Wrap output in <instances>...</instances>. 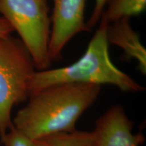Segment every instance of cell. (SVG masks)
<instances>
[{
    "mask_svg": "<svg viewBox=\"0 0 146 146\" xmlns=\"http://www.w3.org/2000/svg\"><path fill=\"white\" fill-rule=\"evenodd\" d=\"M102 86L94 84H58L29 96L18 111L12 125L32 141L76 129L81 115L96 102Z\"/></svg>",
    "mask_w": 146,
    "mask_h": 146,
    "instance_id": "1",
    "label": "cell"
},
{
    "mask_svg": "<svg viewBox=\"0 0 146 146\" xmlns=\"http://www.w3.org/2000/svg\"><path fill=\"white\" fill-rule=\"evenodd\" d=\"M99 23L85 54L77 61L62 68L35 72L29 83V96L46 87L64 83L110 85L129 93L145 91V87L112 62L107 39L110 23L102 17Z\"/></svg>",
    "mask_w": 146,
    "mask_h": 146,
    "instance_id": "2",
    "label": "cell"
},
{
    "mask_svg": "<svg viewBox=\"0 0 146 146\" xmlns=\"http://www.w3.org/2000/svg\"><path fill=\"white\" fill-rule=\"evenodd\" d=\"M36 70L21 40L0 37V138L12 126L14 106L29 99V83Z\"/></svg>",
    "mask_w": 146,
    "mask_h": 146,
    "instance_id": "3",
    "label": "cell"
},
{
    "mask_svg": "<svg viewBox=\"0 0 146 146\" xmlns=\"http://www.w3.org/2000/svg\"><path fill=\"white\" fill-rule=\"evenodd\" d=\"M0 16L17 32L36 70L50 68L51 16L47 0H0Z\"/></svg>",
    "mask_w": 146,
    "mask_h": 146,
    "instance_id": "4",
    "label": "cell"
},
{
    "mask_svg": "<svg viewBox=\"0 0 146 146\" xmlns=\"http://www.w3.org/2000/svg\"><path fill=\"white\" fill-rule=\"evenodd\" d=\"M49 54L51 60H59L66 45L77 34L89 31L85 19L87 0H52Z\"/></svg>",
    "mask_w": 146,
    "mask_h": 146,
    "instance_id": "5",
    "label": "cell"
},
{
    "mask_svg": "<svg viewBox=\"0 0 146 146\" xmlns=\"http://www.w3.org/2000/svg\"><path fill=\"white\" fill-rule=\"evenodd\" d=\"M134 123L121 105H114L96 120L97 146H141L145 141L141 133H133Z\"/></svg>",
    "mask_w": 146,
    "mask_h": 146,
    "instance_id": "6",
    "label": "cell"
},
{
    "mask_svg": "<svg viewBox=\"0 0 146 146\" xmlns=\"http://www.w3.org/2000/svg\"><path fill=\"white\" fill-rule=\"evenodd\" d=\"M108 43L119 47L127 58L135 59L142 74H146V50L140 37L131 27L129 18H124L110 23L107 31Z\"/></svg>",
    "mask_w": 146,
    "mask_h": 146,
    "instance_id": "7",
    "label": "cell"
},
{
    "mask_svg": "<svg viewBox=\"0 0 146 146\" xmlns=\"http://www.w3.org/2000/svg\"><path fill=\"white\" fill-rule=\"evenodd\" d=\"M35 146H97L94 131L75 130L49 135L35 140Z\"/></svg>",
    "mask_w": 146,
    "mask_h": 146,
    "instance_id": "8",
    "label": "cell"
},
{
    "mask_svg": "<svg viewBox=\"0 0 146 146\" xmlns=\"http://www.w3.org/2000/svg\"><path fill=\"white\" fill-rule=\"evenodd\" d=\"M145 8L146 0H108L102 17L112 23L121 18L139 15Z\"/></svg>",
    "mask_w": 146,
    "mask_h": 146,
    "instance_id": "9",
    "label": "cell"
},
{
    "mask_svg": "<svg viewBox=\"0 0 146 146\" xmlns=\"http://www.w3.org/2000/svg\"><path fill=\"white\" fill-rule=\"evenodd\" d=\"M1 141L3 146H35L34 142L12 125Z\"/></svg>",
    "mask_w": 146,
    "mask_h": 146,
    "instance_id": "10",
    "label": "cell"
},
{
    "mask_svg": "<svg viewBox=\"0 0 146 146\" xmlns=\"http://www.w3.org/2000/svg\"><path fill=\"white\" fill-rule=\"evenodd\" d=\"M108 0H95V5L91 15L87 21V27L89 31L99 23L104 8Z\"/></svg>",
    "mask_w": 146,
    "mask_h": 146,
    "instance_id": "11",
    "label": "cell"
},
{
    "mask_svg": "<svg viewBox=\"0 0 146 146\" xmlns=\"http://www.w3.org/2000/svg\"><path fill=\"white\" fill-rule=\"evenodd\" d=\"M13 32V29L8 22L0 16V37L11 35Z\"/></svg>",
    "mask_w": 146,
    "mask_h": 146,
    "instance_id": "12",
    "label": "cell"
}]
</instances>
